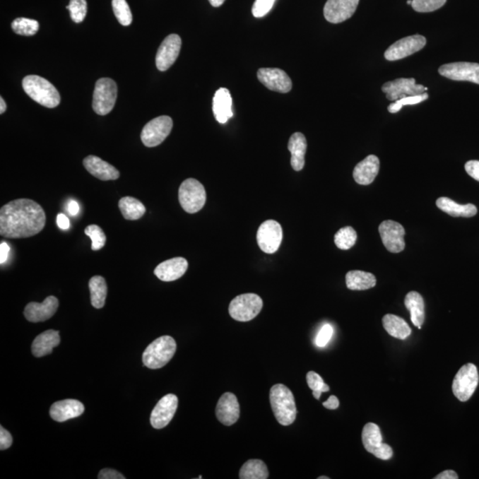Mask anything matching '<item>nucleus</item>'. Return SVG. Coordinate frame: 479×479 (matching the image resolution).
<instances>
[{
	"label": "nucleus",
	"mask_w": 479,
	"mask_h": 479,
	"mask_svg": "<svg viewBox=\"0 0 479 479\" xmlns=\"http://www.w3.org/2000/svg\"><path fill=\"white\" fill-rule=\"evenodd\" d=\"M43 208L33 200H13L0 210V235L10 239L31 237L46 225Z\"/></svg>",
	"instance_id": "obj_1"
},
{
	"label": "nucleus",
	"mask_w": 479,
	"mask_h": 479,
	"mask_svg": "<svg viewBox=\"0 0 479 479\" xmlns=\"http://www.w3.org/2000/svg\"><path fill=\"white\" fill-rule=\"evenodd\" d=\"M270 403L280 425H292L297 418L296 401L292 391L286 385L278 384L271 388Z\"/></svg>",
	"instance_id": "obj_2"
},
{
	"label": "nucleus",
	"mask_w": 479,
	"mask_h": 479,
	"mask_svg": "<svg viewBox=\"0 0 479 479\" xmlns=\"http://www.w3.org/2000/svg\"><path fill=\"white\" fill-rule=\"evenodd\" d=\"M23 86L27 95L40 105L54 109L61 102V95L57 89L40 76H27L23 79Z\"/></svg>",
	"instance_id": "obj_3"
},
{
	"label": "nucleus",
	"mask_w": 479,
	"mask_h": 479,
	"mask_svg": "<svg viewBox=\"0 0 479 479\" xmlns=\"http://www.w3.org/2000/svg\"><path fill=\"white\" fill-rule=\"evenodd\" d=\"M177 343L170 336H161L146 348L142 356L144 366L150 369H158L167 365L175 356Z\"/></svg>",
	"instance_id": "obj_4"
},
{
	"label": "nucleus",
	"mask_w": 479,
	"mask_h": 479,
	"mask_svg": "<svg viewBox=\"0 0 479 479\" xmlns=\"http://www.w3.org/2000/svg\"><path fill=\"white\" fill-rule=\"evenodd\" d=\"M180 206L187 213H196L206 203V191L202 183L194 179H187L179 187Z\"/></svg>",
	"instance_id": "obj_5"
},
{
	"label": "nucleus",
	"mask_w": 479,
	"mask_h": 479,
	"mask_svg": "<svg viewBox=\"0 0 479 479\" xmlns=\"http://www.w3.org/2000/svg\"><path fill=\"white\" fill-rule=\"evenodd\" d=\"M263 308L262 298L253 293L242 294L232 300L229 305V314L235 321H252L259 314Z\"/></svg>",
	"instance_id": "obj_6"
},
{
	"label": "nucleus",
	"mask_w": 479,
	"mask_h": 479,
	"mask_svg": "<svg viewBox=\"0 0 479 479\" xmlns=\"http://www.w3.org/2000/svg\"><path fill=\"white\" fill-rule=\"evenodd\" d=\"M117 98V85L113 79L100 78L96 82L93 107L96 114L105 116L112 111Z\"/></svg>",
	"instance_id": "obj_7"
},
{
	"label": "nucleus",
	"mask_w": 479,
	"mask_h": 479,
	"mask_svg": "<svg viewBox=\"0 0 479 479\" xmlns=\"http://www.w3.org/2000/svg\"><path fill=\"white\" fill-rule=\"evenodd\" d=\"M479 376L477 367L472 363L461 367L453 381L454 396L461 402H466L478 387Z\"/></svg>",
	"instance_id": "obj_8"
},
{
	"label": "nucleus",
	"mask_w": 479,
	"mask_h": 479,
	"mask_svg": "<svg viewBox=\"0 0 479 479\" xmlns=\"http://www.w3.org/2000/svg\"><path fill=\"white\" fill-rule=\"evenodd\" d=\"M173 122L171 117L161 116L148 122L141 131V141L146 147L154 148L165 141L171 134Z\"/></svg>",
	"instance_id": "obj_9"
},
{
	"label": "nucleus",
	"mask_w": 479,
	"mask_h": 479,
	"mask_svg": "<svg viewBox=\"0 0 479 479\" xmlns=\"http://www.w3.org/2000/svg\"><path fill=\"white\" fill-rule=\"evenodd\" d=\"M362 443L367 452L374 454L381 460H390L394 456V451L387 444L383 443L379 426L369 422L364 426L362 430Z\"/></svg>",
	"instance_id": "obj_10"
},
{
	"label": "nucleus",
	"mask_w": 479,
	"mask_h": 479,
	"mask_svg": "<svg viewBox=\"0 0 479 479\" xmlns=\"http://www.w3.org/2000/svg\"><path fill=\"white\" fill-rule=\"evenodd\" d=\"M282 225L277 221L269 220L260 225L256 241L261 251L267 254H273L279 249L283 242Z\"/></svg>",
	"instance_id": "obj_11"
},
{
	"label": "nucleus",
	"mask_w": 479,
	"mask_h": 479,
	"mask_svg": "<svg viewBox=\"0 0 479 479\" xmlns=\"http://www.w3.org/2000/svg\"><path fill=\"white\" fill-rule=\"evenodd\" d=\"M426 43V38L421 35L401 38L385 51L384 58L390 61L401 60L421 51Z\"/></svg>",
	"instance_id": "obj_12"
},
{
	"label": "nucleus",
	"mask_w": 479,
	"mask_h": 479,
	"mask_svg": "<svg viewBox=\"0 0 479 479\" xmlns=\"http://www.w3.org/2000/svg\"><path fill=\"white\" fill-rule=\"evenodd\" d=\"M428 88L422 85H416L415 78H398L389 81L382 86V91L386 93V98L391 102L405 98L408 96L422 95Z\"/></svg>",
	"instance_id": "obj_13"
},
{
	"label": "nucleus",
	"mask_w": 479,
	"mask_h": 479,
	"mask_svg": "<svg viewBox=\"0 0 479 479\" xmlns=\"http://www.w3.org/2000/svg\"><path fill=\"white\" fill-rule=\"evenodd\" d=\"M379 234L389 252L399 253L404 251L406 232L403 225L394 220H385L379 225Z\"/></svg>",
	"instance_id": "obj_14"
},
{
	"label": "nucleus",
	"mask_w": 479,
	"mask_h": 479,
	"mask_svg": "<svg viewBox=\"0 0 479 479\" xmlns=\"http://www.w3.org/2000/svg\"><path fill=\"white\" fill-rule=\"evenodd\" d=\"M182 38L177 34L170 35L162 41L155 57L156 68L160 71H167L175 64L182 49Z\"/></svg>",
	"instance_id": "obj_15"
},
{
	"label": "nucleus",
	"mask_w": 479,
	"mask_h": 479,
	"mask_svg": "<svg viewBox=\"0 0 479 479\" xmlns=\"http://www.w3.org/2000/svg\"><path fill=\"white\" fill-rule=\"evenodd\" d=\"M439 73L454 81H468L479 85V64L471 62H454L442 65Z\"/></svg>",
	"instance_id": "obj_16"
},
{
	"label": "nucleus",
	"mask_w": 479,
	"mask_h": 479,
	"mask_svg": "<svg viewBox=\"0 0 479 479\" xmlns=\"http://www.w3.org/2000/svg\"><path fill=\"white\" fill-rule=\"evenodd\" d=\"M178 404V397L175 394H167L160 399L151 413V425L158 430L167 426L175 418Z\"/></svg>",
	"instance_id": "obj_17"
},
{
	"label": "nucleus",
	"mask_w": 479,
	"mask_h": 479,
	"mask_svg": "<svg viewBox=\"0 0 479 479\" xmlns=\"http://www.w3.org/2000/svg\"><path fill=\"white\" fill-rule=\"evenodd\" d=\"M258 78L271 91L287 93L292 88V81L285 71L280 69H259Z\"/></svg>",
	"instance_id": "obj_18"
},
{
	"label": "nucleus",
	"mask_w": 479,
	"mask_h": 479,
	"mask_svg": "<svg viewBox=\"0 0 479 479\" xmlns=\"http://www.w3.org/2000/svg\"><path fill=\"white\" fill-rule=\"evenodd\" d=\"M360 0H328L324 6V17L331 23H341L354 15Z\"/></svg>",
	"instance_id": "obj_19"
},
{
	"label": "nucleus",
	"mask_w": 479,
	"mask_h": 479,
	"mask_svg": "<svg viewBox=\"0 0 479 479\" xmlns=\"http://www.w3.org/2000/svg\"><path fill=\"white\" fill-rule=\"evenodd\" d=\"M59 307V301L54 296L47 297L42 303H31L24 309V316L30 322H42L53 317Z\"/></svg>",
	"instance_id": "obj_20"
},
{
	"label": "nucleus",
	"mask_w": 479,
	"mask_h": 479,
	"mask_svg": "<svg viewBox=\"0 0 479 479\" xmlns=\"http://www.w3.org/2000/svg\"><path fill=\"white\" fill-rule=\"evenodd\" d=\"M216 416L222 425L231 426L240 418V405L237 398L232 392H225L221 396L216 408Z\"/></svg>",
	"instance_id": "obj_21"
},
{
	"label": "nucleus",
	"mask_w": 479,
	"mask_h": 479,
	"mask_svg": "<svg viewBox=\"0 0 479 479\" xmlns=\"http://www.w3.org/2000/svg\"><path fill=\"white\" fill-rule=\"evenodd\" d=\"M85 407L76 399H64L55 402L50 408V415L54 421L62 422L79 418L84 414Z\"/></svg>",
	"instance_id": "obj_22"
},
{
	"label": "nucleus",
	"mask_w": 479,
	"mask_h": 479,
	"mask_svg": "<svg viewBox=\"0 0 479 479\" xmlns=\"http://www.w3.org/2000/svg\"><path fill=\"white\" fill-rule=\"evenodd\" d=\"M189 268V262L184 258L166 260L154 271L155 276L162 282H173L182 278Z\"/></svg>",
	"instance_id": "obj_23"
},
{
	"label": "nucleus",
	"mask_w": 479,
	"mask_h": 479,
	"mask_svg": "<svg viewBox=\"0 0 479 479\" xmlns=\"http://www.w3.org/2000/svg\"><path fill=\"white\" fill-rule=\"evenodd\" d=\"M379 169V158L377 155H370L355 166L353 178L360 185H370L376 179Z\"/></svg>",
	"instance_id": "obj_24"
},
{
	"label": "nucleus",
	"mask_w": 479,
	"mask_h": 479,
	"mask_svg": "<svg viewBox=\"0 0 479 479\" xmlns=\"http://www.w3.org/2000/svg\"><path fill=\"white\" fill-rule=\"evenodd\" d=\"M83 164H84L86 171L91 173L95 178L103 180V182L116 180L119 178L120 173L117 171V169L109 162L100 159L98 156L89 155L84 159Z\"/></svg>",
	"instance_id": "obj_25"
},
{
	"label": "nucleus",
	"mask_w": 479,
	"mask_h": 479,
	"mask_svg": "<svg viewBox=\"0 0 479 479\" xmlns=\"http://www.w3.org/2000/svg\"><path fill=\"white\" fill-rule=\"evenodd\" d=\"M232 99L227 88H220L213 97V110L215 118L220 124H225L234 113L232 110Z\"/></svg>",
	"instance_id": "obj_26"
},
{
	"label": "nucleus",
	"mask_w": 479,
	"mask_h": 479,
	"mask_svg": "<svg viewBox=\"0 0 479 479\" xmlns=\"http://www.w3.org/2000/svg\"><path fill=\"white\" fill-rule=\"evenodd\" d=\"M60 333L53 329L41 333L35 338L31 352L35 357H40L48 355L53 352L55 347L60 345Z\"/></svg>",
	"instance_id": "obj_27"
},
{
	"label": "nucleus",
	"mask_w": 479,
	"mask_h": 479,
	"mask_svg": "<svg viewBox=\"0 0 479 479\" xmlns=\"http://www.w3.org/2000/svg\"><path fill=\"white\" fill-rule=\"evenodd\" d=\"M288 148L291 153L290 164L293 170L300 172L304 167V155L307 153V141L303 134L295 133L290 137Z\"/></svg>",
	"instance_id": "obj_28"
},
{
	"label": "nucleus",
	"mask_w": 479,
	"mask_h": 479,
	"mask_svg": "<svg viewBox=\"0 0 479 479\" xmlns=\"http://www.w3.org/2000/svg\"><path fill=\"white\" fill-rule=\"evenodd\" d=\"M436 204L439 210L454 218H471L478 213L477 207L474 204H459L447 197H439Z\"/></svg>",
	"instance_id": "obj_29"
},
{
	"label": "nucleus",
	"mask_w": 479,
	"mask_h": 479,
	"mask_svg": "<svg viewBox=\"0 0 479 479\" xmlns=\"http://www.w3.org/2000/svg\"><path fill=\"white\" fill-rule=\"evenodd\" d=\"M405 305L408 310L410 312L413 324L421 329L425 319V305L421 294L415 292V291L409 292L406 296Z\"/></svg>",
	"instance_id": "obj_30"
},
{
	"label": "nucleus",
	"mask_w": 479,
	"mask_h": 479,
	"mask_svg": "<svg viewBox=\"0 0 479 479\" xmlns=\"http://www.w3.org/2000/svg\"><path fill=\"white\" fill-rule=\"evenodd\" d=\"M345 280L346 286L350 290H367L377 285V278L374 274L359 270L347 273Z\"/></svg>",
	"instance_id": "obj_31"
},
{
	"label": "nucleus",
	"mask_w": 479,
	"mask_h": 479,
	"mask_svg": "<svg viewBox=\"0 0 479 479\" xmlns=\"http://www.w3.org/2000/svg\"><path fill=\"white\" fill-rule=\"evenodd\" d=\"M383 325L388 334L395 338L404 340L411 335L412 331L403 319L394 314H386L383 318Z\"/></svg>",
	"instance_id": "obj_32"
},
{
	"label": "nucleus",
	"mask_w": 479,
	"mask_h": 479,
	"mask_svg": "<svg viewBox=\"0 0 479 479\" xmlns=\"http://www.w3.org/2000/svg\"><path fill=\"white\" fill-rule=\"evenodd\" d=\"M118 207L123 217L127 220H140L146 213L144 204L131 196L123 197L118 203Z\"/></svg>",
	"instance_id": "obj_33"
},
{
	"label": "nucleus",
	"mask_w": 479,
	"mask_h": 479,
	"mask_svg": "<svg viewBox=\"0 0 479 479\" xmlns=\"http://www.w3.org/2000/svg\"><path fill=\"white\" fill-rule=\"evenodd\" d=\"M89 290L93 307L96 309L104 307L107 294L106 280L102 276H93L89 280Z\"/></svg>",
	"instance_id": "obj_34"
},
{
	"label": "nucleus",
	"mask_w": 479,
	"mask_h": 479,
	"mask_svg": "<svg viewBox=\"0 0 479 479\" xmlns=\"http://www.w3.org/2000/svg\"><path fill=\"white\" fill-rule=\"evenodd\" d=\"M239 478L241 479H266L269 478L268 468L261 460H249L242 465Z\"/></svg>",
	"instance_id": "obj_35"
},
{
	"label": "nucleus",
	"mask_w": 479,
	"mask_h": 479,
	"mask_svg": "<svg viewBox=\"0 0 479 479\" xmlns=\"http://www.w3.org/2000/svg\"><path fill=\"white\" fill-rule=\"evenodd\" d=\"M357 232L352 227H345L340 229L335 235V244L340 249H350L355 245Z\"/></svg>",
	"instance_id": "obj_36"
},
{
	"label": "nucleus",
	"mask_w": 479,
	"mask_h": 479,
	"mask_svg": "<svg viewBox=\"0 0 479 479\" xmlns=\"http://www.w3.org/2000/svg\"><path fill=\"white\" fill-rule=\"evenodd\" d=\"M12 29L22 36H33L40 30V23L36 20L17 18L12 23Z\"/></svg>",
	"instance_id": "obj_37"
},
{
	"label": "nucleus",
	"mask_w": 479,
	"mask_h": 479,
	"mask_svg": "<svg viewBox=\"0 0 479 479\" xmlns=\"http://www.w3.org/2000/svg\"><path fill=\"white\" fill-rule=\"evenodd\" d=\"M112 8L118 22L123 26H129L133 23V15L126 0H112Z\"/></svg>",
	"instance_id": "obj_38"
},
{
	"label": "nucleus",
	"mask_w": 479,
	"mask_h": 479,
	"mask_svg": "<svg viewBox=\"0 0 479 479\" xmlns=\"http://www.w3.org/2000/svg\"><path fill=\"white\" fill-rule=\"evenodd\" d=\"M307 381L309 388L312 391V395L316 399H319L322 392L329 391V385L324 383V379L317 373L310 371L307 374Z\"/></svg>",
	"instance_id": "obj_39"
},
{
	"label": "nucleus",
	"mask_w": 479,
	"mask_h": 479,
	"mask_svg": "<svg viewBox=\"0 0 479 479\" xmlns=\"http://www.w3.org/2000/svg\"><path fill=\"white\" fill-rule=\"evenodd\" d=\"M85 234L92 239L93 251H100L106 244V235L102 228L97 225H90L85 229Z\"/></svg>",
	"instance_id": "obj_40"
},
{
	"label": "nucleus",
	"mask_w": 479,
	"mask_h": 479,
	"mask_svg": "<svg viewBox=\"0 0 479 479\" xmlns=\"http://www.w3.org/2000/svg\"><path fill=\"white\" fill-rule=\"evenodd\" d=\"M66 8L71 13L73 22L80 23L85 18L86 13H88V3L85 0H71Z\"/></svg>",
	"instance_id": "obj_41"
},
{
	"label": "nucleus",
	"mask_w": 479,
	"mask_h": 479,
	"mask_svg": "<svg viewBox=\"0 0 479 479\" xmlns=\"http://www.w3.org/2000/svg\"><path fill=\"white\" fill-rule=\"evenodd\" d=\"M428 98L429 95L426 93H422V95L405 97V98L396 100L394 103H391V105L388 107V111L391 114L398 113V111L402 109V107L415 105V104L425 102V100H428Z\"/></svg>",
	"instance_id": "obj_42"
},
{
	"label": "nucleus",
	"mask_w": 479,
	"mask_h": 479,
	"mask_svg": "<svg viewBox=\"0 0 479 479\" xmlns=\"http://www.w3.org/2000/svg\"><path fill=\"white\" fill-rule=\"evenodd\" d=\"M447 0H412V8L418 13H430L442 8Z\"/></svg>",
	"instance_id": "obj_43"
},
{
	"label": "nucleus",
	"mask_w": 479,
	"mask_h": 479,
	"mask_svg": "<svg viewBox=\"0 0 479 479\" xmlns=\"http://www.w3.org/2000/svg\"><path fill=\"white\" fill-rule=\"evenodd\" d=\"M276 1V0H255L254 5L252 6V15L256 18H261L266 16L273 8Z\"/></svg>",
	"instance_id": "obj_44"
},
{
	"label": "nucleus",
	"mask_w": 479,
	"mask_h": 479,
	"mask_svg": "<svg viewBox=\"0 0 479 479\" xmlns=\"http://www.w3.org/2000/svg\"><path fill=\"white\" fill-rule=\"evenodd\" d=\"M333 333H334V329H333L331 325H324L319 331L317 338H316V345L319 347L327 345L328 343L331 341Z\"/></svg>",
	"instance_id": "obj_45"
},
{
	"label": "nucleus",
	"mask_w": 479,
	"mask_h": 479,
	"mask_svg": "<svg viewBox=\"0 0 479 479\" xmlns=\"http://www.w3.org/2000/svg\"><path fill=\"white\" fill-rule=\"evenodd\" d=\"M13 444V437L11 434L8 432L4 427H0V449L6 450L9 449Z\"/></svg>",
	"instance_id": "obj_46"
},
{
	"label": "nucleus",
	"mask_w": 479,
	"mask_h": 479,
	"mask_svg": "<svg viewBox=\"0 0 479 479\" xmlns=\"http://www.w3.org/2000/svg\"><path fill=\"white\" fill-rule=\"evenodd\" d=\"M465 171L474 179L479 182V161L471 160L465 165Z\"/></svg>",
	"instance_id": "obj_47"
},
{
	"label": "nucleus",
	"mask_w": 479,
	"mask_h": 479,
	"mask_svg": "<svg viewBox=\"0 0 479 479\" xmlns=\"http://www.w3.org/2000/svg\"><path fill=\"white\" fill-rule=\"evenodd\" d=\"M99 479H126V477L120 472L113 468H103L98 475Z\"/></svg>",
	"instance_id": "obj_48"
},
{
	"label": "nucleus",
	"mask_w": 479,
	"mask_h": 479,
	"mask_svg": "<svg viewBox=\"0 0 479 479\" xmlns=\"http://www.w3.org/2000/svg\"><path fill=\"white\" fill-rule=\"evenodd\" d=\"M10 247L6 242H3L0 244V263L4 264L8 260Z\"/></svg>",
	"instance_id": "obj_49"
},
{
	"label": "nucleus",
	"mask_w": 479,
	"mask_h": 479,
	"mask_svg": "<svg viewBox=\"0 0 479 479\" xmlns=\"http://www.w3.org/2000/svg\"><path fill=\"white\" fill-rule=\"evenodd\" d=\"M339 401L338 398L336 397V396H331V397L329 398L328 401L326 402H324V407L328 409H331V410H335V409L339 408Z\"/></svg>",
	"instance_id": "obj_50"
},
{
	"label": "nucleus",
	"mask_w": 479,
	"mask_h": 479,
	"mask_svg": "<svg viewBox=\"0 0 479 479\" xmlns=\"http://www.w3.org/2000/svg\"><path fill=\"white\" fill-rule=\"evenodd\" d=\"M57 225L58 227L62 229V230H67L69 227V220L66 215L60 213L57 216Z\"/></svg>",
	"instance_id": "obj_51"
},
{
	"label": "nucleus",
	"mask_w": 479,
	"mask_h": 479,
	"mask_svg": "<svg viewBox=\"0 0 479 479\" xmlns=\"http://www.w3.org/2000/svg\"><path fill=\"white\" fill-rule=\"evenodd\" d=\"M458 475L456 471H443L442 473H440L437 475H436L435 479H457Z\"/></svg>",
	"instance_id": "obj_52"
},
{
	"label": "nucleus",
	"mask_w": 479,
	"mask_h": 479,
	"mask_svg": "<svg viewBox=\"0 0 479 479\" xmlns=\"http://www.w3.org/2000/svg\"><path fill=\"white\" fill-rule=\"evenodd\" d=\"M68 211L69 213L71 214V216H76V215L79 213L78 203L74 200L69 201L68 204Z\"/></svg>",
	"instance_id": "obj_53"
},
{
	"label": "nucleus",
	"mask_w": 479,
	"mask_h": 479,
	"mask_svg": "<svg viewBox=\"0 0 479 479\" xmlns=\"http://www.w3.org/2000/svg\"><path fill=\"white\" fill-rule=\"evenodd\" d=\"M225 0H209L211 5L214 6V8H218L224 4Z\"/></svg>",
	"instance_id": "obj_54"
},
{
	"label": "nucleus",
	"mask_w": 479,
	"mask_h": 479,
	"mask_svg": "<svg viewBox=\"0 0 479 479\" xmlns=\"http://www.w3.org/2000/svg\"><path fill=\"white\" fill-rule=\"evenodd\" d=\"M0 114L5 113V111L6 110V104L5 102L4 99L0 98Z\"/></svg>",
	"instance_id": "obj_55"
},
{
	"label": "nucleus",
	"mask_w": 479,
	"mask_h": 479,
	"mask_svg": "<svg viewBox=\"0 0 479 479\" xmlns=\"http://www.w3.org/2000/svg\"><path fill=\"white\" fill-rule=\"evenodd\" d=\"M318 479H329V478L325 477V475H324V477H319Z\"/></svg>",
	"instance_id": "obj_56"
},
{
	"label": "nucleus",
	"mask_w": 479,
	"mask_h": 479,
	"mask_svg": "<svg viewBox=\"0 0 479 479\" xmlns=\"http://www.w3.org/2000/svg\"><path fill=\"white\" fill-rule=\"evenodd\" d=\"M407 4L408 5H412V0H408Z\"/></svg>",
	"instance_id": "obj_57"
}]
</instances>
